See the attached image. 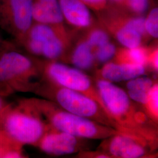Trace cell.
Segmentation results:
<instances>
[{
	"mask_svg": "<svg viewBox=\"0 0 158 158\" xmlns=\"http://www.w3.org/2000/svg\"><path fill=\"white\" fill-rule=\"evenodd\" d=\"M32 18L34 23L65 25L59 0H32Z\"/></svg>",
	"mask_w": 158,
	"mask_h": 158,
	"instance_id": "13",
	"label": "cell"
},
{
	"mask_svg": "<svg viewBox=\"0 0 158 158\" xmlns=\"http://www.w3.org/2000/svg\"><path fill=\"white\" fill-rule=\"evenodd\" d=\"M36 111L49 127L86 139H104L118 131L93 120L69 113L45 98H28Z\"/></svg>",
	"mask_w": 158,
	"mask_h": 158,
	"instance_id": "2",
	"label": "cell"
},
{
	"mask_svg": "<svg viewBox=\"0 0 158 158\" xmlns=\"http://www.w3.org/2000/svg\"><path fill=\"white\" fill-rule=\"evenodd\" d=\"M33 23L32 0H0V28L17 43Z\"/></svg>",
	"mask_w": 158,
	"mask_h": 158,
	"instance_id": "7",
	"label": "cell"
},
{
	"mask_svg": "<svg viewBox=\"0 0 158 158\" xmlns=\"http://www.w3.org/2000/svg\"><path fill=\"white\" fill-rule=\"evenodd\" d=\"M2 97L3 96L0 94V117L8 106V104H6V102L4 100Z\"/></svg>",
	"mask_w": 158,
	"mask_h": 158,
	"instance_id": "26",
	"label": "cell"
},
{
	"mask_svg": "<svg viewBox=\"0 0 158 158\" xmlns=\"http://www.w3.org/2000/svg\"><path fill=\"white\" fill-rule=\"evenodd\" d=\"M42 80L41 60L15 48L0 53V94L34 92Z\"/></svg>",
	"mask_w": 158,
	"mask_h": 158,
	"instance_id": "3",
	"label": "cell"
},
{
	"mask_svg": "<svg viewBox=\"0 0 158 158\" xmlns=\"http://www.w3.org/2000/svg\"><path fill=\"white\" fill-rule=\"evenodd\" d=\"M68 58L75 68L81 70L90 69L96 63L93 51L83 36L76 42Z\"/></svg>",
	"mask_w": 158,
	"mask_h": 158,
	"instance_id": "14",
	"label": "cell"
},
{
	"mask_svg": "<svg viewBox=\"0 0 158 158\" xmlns=\"http://www.w3.org/2000/svg\"><path fill=\"white\" fill-rule=\"evenodd\" d=\"M14 48H15V45H14L10 42H8L4 40L0 36V53L8 49H11Z\"/></svg>",
	"mask_w": 158,
	"mask_h": 158,
	"instance_id": "24",
	"label": "cell"
},
{
	"mask_svg": "<svg viewBox=\"0 0 158 158\" xmlns=\"http://www.w3.org/2000/svg\"><path fill=\"white\" fill-rule=\"evenodd\" d=\"M147 116L153 122L158 125V81L153 85L149 91L147 100L142 107Z\"/></svg>",
	"mask_w": 158,
	"mask_h": 158,
	"instance_id": "18",
	"label": "cell"
},
{
	"mask_svg": "<svg viewBox=\"0 0 158 158\" xmlns=\"http://www.w3.org/2000/svg\"><path fill=\"white\" fill-rule=\"evenodd\" d=\"M117 48L111 42H108L104 45L98 48L94 52L95 62L106 63L114 58Z\"/></svg>",
	"mask_w": 158,
	"mask_h": 158,
	"instance_id": "19",
	"label": "cell"
},
{
	"mask_svg": "<svg viewBox=\"0 0 158 158\" xmlns=\"http://www.w3.org/2000/svg\"><path fill=\"white\" fill-rule=\"evenodd\" d=\"M149 48L140 46L138 47L128 48H117L114 57V62L119 63L140 64L147 67V56Z\"/></svg>",
	"mask_w": 158,
	"mask_h": 158,
	"instance_id": "16",
	"label": "cell"
},
{
	"mask_svg": "<svg viewBox=\"0 0 158 158\" xmlns=\"http://www.w3.org/2000/svg\"><path fill=\"white\" fill-rule=\"evenodd\" d=\"M146 66L140 64L108 62L104 63L97 73V79L106 80L112 83L128 81L144 75Z\"/></svg>",
	"mask_w": 158,
	"mask_h": 158,
	"instance_id": "12",
	"label": "cell"
},
{
	"mask_svg": "<svg viewBox=\"0 0 158 158\" xmlns=\"http://www.w3.org/2000/svg\"><path fill=\"white\" fill-rule=\"evenodd\" d=\"M95 83L107 113L117 125L119 132L144 139L156 150L158 125L130 98L124 90L103 79H96Z\"/></svg>",
	"mask_w": 158,
	"mask_h": 158,
	"instance_id": "1",
	"label": "cell"
},
{
	"mask_svg": "<svg viewBox=\"0 0 158 158\" xmlns=\"http://www.w3.org/2000/svg\"><path fill=\"white\" fill-rule=\"evenodd\" d=\"M150 0H126L124 10L134 15L143 16L149 8Z\"/></svg>",
	"mask_w": 158,
	"mask_h": 158,
	"instance_id": "21",
	"label": "cell"
},
{
	"mask_svg": "<svg viewBox=\"0 0 158 158\" xmlns=\"http://www.w3.org/2000/svg\"><path fill=\"white\" fill-rule=\"evenodd\" d=\"M155 81L145 76H139L127 81L126 88L130 98L136 103L139 104L142 107L147 100L149 91Z\"/></svg>",
	"mask_w": 158,
	"mask_h": 158,
	"instance_id": "15",
	"label": "cell"
},
{
	"mask_svg": "<svg viewBox=\"0 0 158 158\" xmlns=\"http://www.w3.org/2000/svg\"><path fill=\"white\" fill-rule=\"evenodd\" d=\"M107 6L117 8L124 10L125 4L126 0H107Z\"/></svg>",
	"mask_w": 158,
	"mask_h": 158,
	"instance_id": "25",
	"label": "cell"
},
{
	"mask_svg": "<svg viewBox=\"0 0 158 158\" xmlns=\"http://www.w3.org/2000/svg\"><path fill=\"white\" fill-rule=\"evenodd\" d=\"M34 93L43 98L54 102L69 113L93 120L118 131L115 122L98 103L81 93L51 83L43 79Z\"/></svg>",
	"mask_w": 158,
	"mask_h": 158,
	"instance_id": "5",
	"label": "cell"
},
{
	"mask_svg": "<svg viewBox=\"0 0 158 158\" xmlns=\"http://www.w3.org/2000/svg\"><path fill=\"white\" fill-rule=\"evenodd\" d=\"M97 14L98 23L123 47L132 48L142 45V36L128 26L127 12L124 10L107 6Z\"/></svg>",
	"mask_w": 158,
	"mask_h": 158,
	"instance_id": "8",
	"label": "cell"
},
{
	"mask_svg": "<svg viewBox=\"0 0 158 158\" xmlns=\"http://www.w3.org/2000/svg\"><path fill=\"white\" fill-rule=\"evenodd\" d=\"M65 23L76 30H86L96 23L90 8L81 0H59Z\"/></svg>",
	"mask_w": 158,
	"mask_h": 158,
	"instance_id": "11",
	"label": "cell"
},
{
	"mask_svg": "<svg viewBox=\"0 0 158 158\" xmlns=\"http://www.w3.org/2000/svg\"><path fill=\"white\" fill-rule=\"evenodd\" d=\"M49 128L28 98L8 104L0 117V128L22 146H36Z\"/></svg>",
	"mask_w": 158,
	"mask_h": 158,
	"instance_id": "4",
	"label": "cell"
},
{
	"mask_svg": "<svg viewBox=\"0 0 158 158\" xmlns=\"http://www.w3.org/2000/svg\"><path fill=\"white\" fill-rule=\"evenodd\" d=\"M1 53H2V52H1Z\"/></svg>",
	"mask_w": 158,
	"mask_h": 158,
	"instance_id": "27",
	"label": "cell"
},
{
	"mask_svg": "<svg viewBox=\"0 0 158 158\" xmlns=\"http://www.w3.org/2000/svg\"><path fill=\"white\" fill-rule=\"evenodd\" d=\"M83 38L91 48L93 53L98 48L111 40V35L98 23L85 30Z\"/></svg>",
	"mask_w": 158,
	"mask_h": 158,
	"instance_id": "17",
	"label": "cell"
},
{
	"mask_svg": "<svg viewBox=\"0 0 158 158\" xmlns=\"http://www.w3.org/2000/svg\"><path fill=\"white\" fill-rule=\"evenodd\" d=\"M91 10L97 13L104 10L107 6V0H81Z\"/></svg>",
	"mask_w": 158,
	"mask_h": 158,
	"instance_id": "23",
	"label": "cell"
},
{
	"mask_svg": "<svg viewBox=\"0 0 158 158\" xmlns=\"http://www.w3.org/2000/svg\"><path fill=\"white\" fill-rule=\"evenodd\" d=\"M84 138L50 127L42 136L36 147L52 155H64L84 151Z\"/></svg>",
	"mask_w": 158,
	"mask_h": 158,
	"instance_id": "10",
	"label": "cell"
},
{
	"mask_svg": "<svg viewBox=\"0 0 158 158\" xmlns=\"http://www.w3.org/2000/svg\"><path fill=\"white\" fill-rule=\"evenodd\" d=\"M98 151L106 153L110 158H139L152 157L155 150L144 139L117 133L104 139Z\"/></svg>",
	"mask_w": 158,
	"mask_h": 158,
	"instance_id": "9",
	"label": "cell"
},
{
	"mask_svg": "<svg viewBox=\"0 0 158 158\" xmlns=\"http://www.w3.org/2000/svg\"><path fill=\"white\" fill-rule=\"evenodd\" d=\"M149 66L155 72L158 71V46L149 48L147 56V67Z\"/></svg>",
	"mask_w": 158,
	"mask_h": 158,
	"instance_id": "22",
	"label": "cell"
},
{
	"mask_svg": "<svg viewBox=\"0 0 158 158\" xmlns=\"http://www.w3.org/2000/svg\"><path fill=\"white\" fill-rule=\"evenodd\" d=\"M41 64L43 80L89 97L98 102L108 115L95 81H93L87 74L59 61L44 60H41Z\"/></svg>",
	"mask_w": 158,
	"mask_h": 158,
	"instance_id": "6",
	"label": "cell"
},
{
	"mask_svg": "<svg viewBox=\"0 0 158 158\" xmlns=\"http://www.w3.org/2000/svg\"><path fill=\"white\" fill-rule=\"evenodd\" d=\"M145 29L150 38L158 39V8L157 6L152 8L147 17H145Z\"/></svg>",
	"mask_w": 158,
	"mask_h": 158,
	"instance_id": "20",
	"label": "cell"
}]
</instances>
